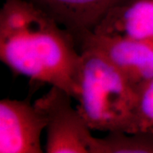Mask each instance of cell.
I'll use <instances>...</instances> for the list:
<instances>
[{"mask_svg": "<svg viewBox=\"0 0 153 153\" xmlns=\"http://www.w3.org/2000/svg\"><path fill=\"white\" fill-rule=\"evenodd\" d=\"M74 37L30 0H4L0 10V59L16 74L75 99L80 50Z\"/></svg>", "mask_w": 153, "mask_h": 153, "instance_id": "1", "label": "cell"}, {"mask_svg": "<svg viewBox=\"0 0 153 153\" xmlns=\"http://www.w3.org/2000/svg\"><path fill=\"white\" fill-rule=\"evenodd\" d=\"M76 108L91 130L131 134L138 88L98 49L82 47Z\"/></svg>", "mask_w": 153, "mask_h": 153, "instance_id": "2", "label": "cell"}, {"mask_svg": "<svg viewBox=\"0 0 153 153\" xmlns=\"http://www.w3.org/2000/svg\"><path fill=\"white\" fill-rule=\"evenodd\" d=\"M71 97L52 88L35 103L47 118L46 153H93V134L76 107Z\"/></svg>", "mask_w": 153, "mask_h": 153, "instance_id": "3", "label": "cell"}, {"mask_svg": "<svg viewBox=\"0 0 153 153\" xmlns=\"http://www.w3.org/2000/svg\"><path fill=\"white\" fill-rule=\"evenodd\" d=\"M47 118L36 103L3 99L0 101V153H46L41 137Z\"/></svg>", "mask_w": 153, "mask_h": 153, "instance_id": "4", "label": "cell"}, {"mask_svg": "<svg viewBox=\"0 0 153 153\" xmlns=\"http://www.w3.org/2000/svg\"><path fill=\"white\" fill-rule=\"evenodd\" d=\"M82 47L98 49L137 88L153 78V39L131 40L89 33L78 44V49Z\"/></svg>", "mask_w": 153, "mask_h": 153, "instance_id": "5", "label": "cell"}, {"mask_svg": "<svg viewBox=\"0 0 153 153\" xmlns=\"http://www.w3.org/2000/svg\"><path fill=\"white\" fill-rule=\"evenodd\" d=\"M92 34L131 40L153 39V0H124L112 7Z\"/></svg>", "mask_w": 153, "mask_h": 153, "instance_id": "6", "label": "cell"}, {"mask_svg": "<svg viewBox=\"0 0 153 153\" xmlns=\"http://www.w3.org/2000/svg\"><path fill=\"white\" fill-rule=\"evenodd\" d=\"M71 33L77 46L108 11L124 0H30Z\"/></svg>", "mask_w": 153, "mask_h": 153, "instance_id": "7", "label": "cell"}, {"mask_svg": "<svg viewBox=\"0 0 153 153\" xmlns=\"http://www.w3.org/2000/svg\"><path fill=\"white\" fill-rule=\"evenodd\" d=\"M93 153H153V134L108 133L105 137L93 135Z\"/></svg>", "mask_w": 153, "mask_h": 153, "instance_id": "8", "label": "cell"}, {"mask_svg": "<svg viewBox=\"0 0 153 153\" xmlns=\"http://www.w3.org/2000/svg\"><path fill=\"white\" fill-rule=\"evenodd\" d=\"M131 134H153V78L138 87L136 112Z\"/></svg>", "mask_w": 153, "mask_h": 153, "instance_id": "9", "label": "cell"}]
</instances>
